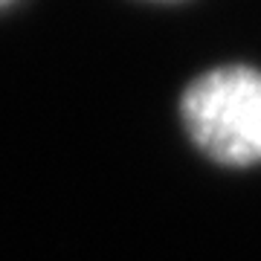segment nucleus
<instances>
[{
	"instance_id": "f03ea898",
	"label": "nucleus",
	"mask_w": 261,
	"mask_h": 261,
	"mask_svg": "<svg viewBox=\"0 0 261 261\" xmlns=\"http://www.w3.org/2000/svg\"><path fill=\"white\" fill-rule=\"evenodd\" d=\"M0 3H6V0H0Z\"/></svg>"
},
{
	"instance_id": "f257e3e1",
	"label": "nucleus",
	"mask_w": 261,
	"mask_h": 261,
	"mask_svg": "<svg viewBox=\"0 0 261 261\" xmlns=\"http://www.w3.org/2000/svg\"><path fill=\"white\" fill-rule=\"evenodd\" d=\"M183 119L206 154L229 166L261 163V73L224 67L189 87Z\"/></svg>"
}]
</instances>
